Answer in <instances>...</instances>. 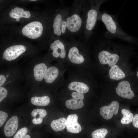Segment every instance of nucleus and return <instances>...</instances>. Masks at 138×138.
Segmentation results:
<instances>
[{
	"instance_id": "nucleus-32",
	"label": "nucleus",
	"mask_w": 138,
	"mask_h": 138,
	"mask_svg": "<svg viewBox=\"0 0 138 138\" xmlns=\"http://www.w3.org/2000/svg\"><path fill=\"white\" fill-rule=\"evenodd\" d=\"M31 1H36V0H30Z\"/></svg>"
},
{
	"instance_id": "nucleus-1",
	"label": "nucleus",
	"mask_w": 138,
	"mask_h": 138,
	"mask_svg": "<svg viewBox=\"0 0 138 138\" xmlns=\"http://www.w3.org/2000/svg\"><path fill=\"white\" fill-rule=\"evenodd\" d=\"M106 0H88L83 13V26L82 33L79 39L86 42L89 41L94 32L100 12L101 5Z\"/></svg>"
},
{
	"instance_id": "nucleus-26",
	"label": "nucleus",
	"mask_w": 138,
	"mask_h": 138,
	"mask_svg": "<svg viewBox=\"0 0 138 138\" xmlns=\"http://www.w3.org/2000/svg\"><path fill=\"white\" fill-rule=\"evenodd\" d=\"M7 90L4 88L0 87V102H1L6 96Z\"/></svg>"
},
{
	"instance_id": "nucleus-5",
	"label": "nucleus",
	"mask_w": 138,
	"mask_h": 138,
	"mask_svg": "<svg viewBox=\"0 0 138 138\" xmlns=\"http://www.w3.org/2000/svg\"><path fill=\"white\" fill-rule=\"evenodd\" d=\"M67 40L62 38H56L50 44V48L53 50L52 54L54 57H60L61 59L65 58L66 54L65 45L68 43Z\"/></svg>"
},
{
	"instance_id": "nucleus-28",
	"label": "nucleus",
	"mask_w": 138,
	"mask_h": 138,
	"mask_svg": "<svg viewBox=\"0 0 138 138\" xmlns=\"http://www.w3.org/2000/svg\"><path fill=\"white\" fill-rule=\"evenodd\" d=\"M43 119L40 117L38 118H34L32 120V122L33 123L35 124H40L42 122Z\"/></svg>"
},
{
	"instance_id": "nucleus-10",
	"label": "nucleus",
	"mask_w": 138,
	"mask_h": 138,
	"mask_svg": "<svg viewBox=\"0 0 138 138\" xmlns=\"http://www.w3.org/2000/svg\"><path fill=\"white\" fill-rule=\"evenodd\" d=\"M119 107L118 102L113 101L109 105L101 107L100 110V114L104 119H109L112 117L113 114L118 113Z\"/></svg>"
},
{
	"instance_id": "nucleus-3",
	"label": "nucleus",
	"mask_w": 138,
	"mask_h": 138,
	"mask_svg": "<svg viewBox=\"0 0 138 138\" xmlns=\"http://www.w3.org/2000/svg\"><path fill=\"white\" fill-rule=\"evenodd\" d=\"M98 20L102 21L106 27L107 31L104 33V36L106 38L111 39L117 38L129 42L133 40L131 36L121 29L118 22L116 15L109 14L105 10L100 12Z\"/></svg>"
},
{
	"instance_id": "nucleus-12",
	"label": "nucleus",
	"mask_w": 138,
	"mask_h": 138,
	"mask_svg": "<svg viewBox=\"0 0 138 138\" xmlns=\"http://www.w3.org/2000/svg\"><path fill=\"white\" fill-rule=\"evenodd\" d=\"M78 117L76 114L69 115L66 119V129L67 132L77 133L82 130L80 124L78 122Z\"/></svg>"
},
{
	"instance_id": "nucleus-23",
	"label": "nucleus",
	"mask_w": 138,
	"mask_h": 138,
	"mask_svg": "<svg viewBox=\"0 0 138 138\" xmlns=\"http://www.w3.org/2000/svg\"><path fill=\"white\" fill-rule=\"evenodd\" d=\"M46 111L43 109H37L33 110L31 114L33 117L35 118L38 115L39 118H43L47 115Z\"/></svg>"
},
{
	"instance_id": "nucleus-31",
	"label": "nucleus",
	"mask_w": 138,
	"mask_h": 138,
	"mask_svg": "<svg viewBox=\"0 0 138 138\" xmlns=\"http://www.w3.org/2000/svg\"><path fill=\"white\" fill-rule=\"evenodd\" d=\"M16 20L17 21H18L19 20V18H17L16 19Z\"/></svg>"
},
{
	"instance_id": "nucleus-7",
	"label": "nucleus",
	"mask_w": 138,
	"mask_h": 138,
	"mask_svg": "<svg viewBox=\"0 0 138 138\" xmlns=\"http://www.w3.org/2000/svg\"><path fill=\"white\" fill-rule=\"evenodd\" d=\"M98 57L100 63L102 64H108L109 66L112 67L116 65L118 61L120 56L116 53H113L106 50L100 51L98 54Z\"/></svg>"
},
{
	"instance_id": "nucleus-21",
	"label": "nucleus",
	"mask_w": 138,
	"mask_h": 138,
	"mask_svg": "<svg viewBox=\"0 0 138 138\" xmlns=\"http://www.w3.org/2000/svg\"><path fill=\"white\" fill-rule=\"evenodd\" d=\"M121 112L123 115L121 120L122 124H127L132 122L133 115L129 110L126 109H123L121 110Z\"/></svg>"
},
{
	"instance_id": "nucleus-18",
	"label": "nucleus",
	"mask_w": 138,
	"mask_h": 138,
	"mask_svg": "<svg viewBox=\"0 0 138 138\" xmlns=\"http://www.w3.org/2000/svg\"><path fill=\"white\" fill-rule=\"evenodd\" d=\"M58 74L57 68L55 66H51L48 69L44 78L47 83H51L56 78Z\"/></svg>"
},
{
	"instance_id": "nucleus-6",
	"label": "nucleus",
	"mask_w": 138,
	"mask_h": 138,
	"mask_svg": "<svg viewBox=\"0 0 138 138\" xmlns=\"http://www.w3.org/2000/svg\"><path fill=\"white\" fill-rule=\"evenodd\" d=\"M43 27L40 22L35 21L31 22L25 26L22 29L23 35L32 39L39 37L42 34Z\"/></svg>"
},
{
	"instance_id": "nucleus-16",
	"label": "nucleus",
	"mask_w": 138,
	"mask_h": 138,
	"mask_svg": "<svg viewBox=\"0 0 138 138\" xmlns=\"http://www.w3.org/2000/svg\"><path fill=\"white\" fill-rule=\"evenodd\" d=\"M10 16L14 18H17L24 17L26 18H29L31 16L30 12L28 11H24L22 8L16 7L12 9L9 13Z\"/></svg>"
},
{
	"instance_id": "nucleus-22",
	"label": "nucleus",
	"mask_w": 138,
	"mask_h": 138,
	"mask_svg": "<svg viewBox=\"0 0 138 138\" xmlns=\"http://www.w3.org/2000/svg\"><path fill=\"white\" fill-rule=\"evenodd\" d=\"M108 133L107 130L105 128L97 129L91 134L93 138H105Z\"/></svg>"
},
{
	"instance_id": "nucleus-9",
	"label": "nucleus",
	"mask_w": 138,
	"mask_h": 138,
	"mask_svg": "<svg viewBox=\"0 0 138 138\" xmlns=\"http://www.w3.org/2000/svg\"><path fill=\"white\" fill-rule=\"evenodd\" d=\"M71 95L72 98L67 100L65 102L66 107L72 110H76L82 107L84 105V95L74 92Z\"/></svg>"
},
{
	"instance_id": "nucleus-29",
	"label": "nucleus",
	"mask_w": 138,
	"mask_h": 138,
	"mask_svg": "<svg viewBox=\"0 0 138 138\" xmlns=\"http://www.w3.org/2000/svg\"><path fill=\"white\" fill-rule=\"evenodd\" d=\"M6 79L5 77L3 75H0V86H1L4 84L5 82Z\"/></svg>"
},
{
	"instance_id": "nucleus-8",
	"label": "nucleus",
	"mask_w": 138,
	"mask_h": 138,
	"mask_svg": "<svg viewBox=\"0 0 138 138\" xmlns=\"http://www.w3.org/2000/svg\"><path fill=\"white\" fill-rule=\"evenodd\" d=\"M26 48L21 45L12 46L7 48L4 51L3 56L7 61H12L17 58L26 50Z\"/></svg>"
},
{
	"instance_id": "nucleus-13",
	"label": "nucleus",
	"mask_w": 138,
	"mask_h": 138,
	"mask_svg": "<svg viewBox=\"0 0 138 138\" xmlns=\"http://www.w3.org/2000/svg\"><path fill=\"white\" fill-rule=\"evenodd\" d=\"M18 120L16 116L9 119L6 124L4 129L5 135L8 137L12 136L16 131L18 126Z\"/></svg>"
},
{
	"instance_id": "nucleus-24",
	"label": "nucleus",
	"mask_w": 138,
	"mask_h": 138,
	"mask_svg": "<svg viewBox=\"0 0 138 138\" xmlns=\"http://www.w3.org/2000/svg\"><path fill=\"white\" fill-rule=\"evenodd\" d=\"M28 131V129L26 127L23 128L18 131L13 138H24Z\"/></svg>"
},
{
	"instance_id": "nucleus-4",
	"label": "nucleus",
	"mask_w": 138,
	"mask_h": 138,
	"mask_svg": "<svg viewBox=\"0 0 138 138\" xmlns=\"http://www.w3.org/2000/svg\"><path fill=\"white\" fill-rule=\"evenodd\" d=\"M70 7L62 2L54 19L53 27V33L56 38H62L67 39L66 27L67 18Z\"/></svg>"
},
{
	"instance_id": "nucleus-19",
	"label": "nucleus",
	"mask_w": 138,
	"mask_h": 138,
	"mask_svg": "<svg viewBox=\"0 0 138 138\" xmlns=\"http://www.w3.org/2000/svg\"><path fill=\"white\" fill-rule=\"evenodd\" d=\"M66 119L62 117L52 121L50 126L54 131L57 132L64 130L66 127Z\"/></svg>"
},
{
	"instance_id": "nucleus-17",
	"label": "nucleus",
	"mask_w": 138,
	"mask_h": 138,
	"mask_svg": "<svg viewBox=\"0 0 138 138\" xmlns=\"http://www.w3.org/2000/svg\"><path fill=\"white\" fill-rule=\"evenodd\" d=\"M110 78L112 79L118 80L125 77L123 72L116 65L112 67L109 71Z\"/></svg>"
},
{
	"instance_id": "nucleus-27",
	"label": "nucleus",
	"mask_w": 138,
	"mask_h": 138,
	"mask_svg": "<svg viewBox=\"0 0 138 138\" xmlns=\"http://www.w3.org/2000/svg\"><path fill=\"white\" fill-rule=\"evenodd\" d=\"M133 124L135 127L138 128V114H135L134 116Z\"/></svg>"
},
{
	"instance_id": "nucleus-20",
	"label": "nucleus",
	"mask_w": 138,
	"mask_h": 138,
	"mask_svg": "<svg viewBox=\"0 0 138 138\" xmlns=\"http://www.w3.org/2000/svg\"><path fill=\"white\" fill-rule=\"evenodd\" d=\"M49 97L47 96L41 97L35 96L31 98V101L33 105L39 106H46L50 103Z\"/></svg>"
},
{
	"instance_id": "nucleus-30",
	"label": "nucleus",
	"mask_w": 138,
	"mask_h": 138,
	"mask_svg": "<svg viewBox=\"0 0 138 138\" xmlns=\"http://www.w3.org/2000/svg\"><path fill=\"white\" fill-rule=\"evenodd\" d=\"M24 138H31L30 136L29 135H26Z\"/></svg>"
},
{
	"instance_id": "nucleus-25",
	"label": "nucleus",
	"mask_w": 138,
	"mask_h": 138,
	"mask_svg": "<svg viewBox=\"0 0 138 138\" xmlns=\"http://www.w3.org/2000/svg\"><path fill=\"white\" fill-rule=\"evenodd\" d=\"M8 115L7 114L1 110L0 111V127H1L6 121Z\"/></svg>"
},
{
	"instance_id": "nucleus-14",
	"label": "nucleus",
	"mask_w": 138,
	"mask_h": 138,
	"mask_svg": "<svg viewBox=\"0 0 138 138\" xmlns=\"http://www.w3.org/2000/svg\"><path fill=\"white\" fill-rule=\"evenodd\" d=\"M47 69V66L44 63H39L36 65L33 69L35 79L38 81L42 80L43 79Z\"/></svg>"
},
{
	"instance_id": "nucleus-2",
	"label": "nucleus",
	"mask_w": 138,
	"mask_h": 138,
	"mask_svg": "<svg viewBox=\"0 0 138 138\" xmlns=\"http://www.w3.org/2000/svg\"><path fill=\"white\" fill-rule=\"evenodd\" d=\"M88 0H75L70 7L67 18V38H80L83 26V13Z\"/></svg>"
},
{
	"instance_id": "nucleus-15",
	"label": "nucleus",
	"mask_w": 138,
	"mask_h": 138,
	"mask_svg": "<svg viewBox=\"0 0 138 138\" xmlns=\"http://www.w3.org/2000/svg\"><path fill=\"white\" fill-rule=\"evenodd\" d=\"M69 89L71 90H74L80 94H84L89 91L88 86L84 83L74 81L70 83L68 86Z\"/></svg>"
},
{
	"instance_id": "nucleus-11",
	"label": "nucleus",
	"mask_w": 138,
	"mask_h": 138,
	"mask_svg": "<svg viewBox=\"0 0 138 138\" xmlns=\"http://www.w3.org/2000/svg\"><path fill=\"white\" fill-rule=\"evenodd\" d=\"M116 91L118 95L123 98L131 99L134 96V93L131 88L130 85L126 80L122 81L119 83Z\"/></svg>"
}]
</instances>
